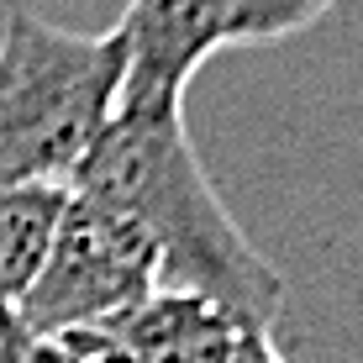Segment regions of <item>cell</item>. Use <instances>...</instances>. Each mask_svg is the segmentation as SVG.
I'll return each mask as SVG.
<instances>
[{"label":"cell","mask_w":363,"mask_h":363,"mask_svg":"<svg viewBox=\"0 0 363 363\" xmlns=\"http://www.w3.org/2000/svg\"><path fill=\"white\" fill-rule=\"evenodd\" d=\"M158 290V253L121 211L69 190L58 211L48 258L37 269L27 300H21V327L27 332H84L111 327L143 306Z\"/></svg>","instance_id":"3957f363"},{"label":"cell","mask_w":363,"mask_h":363,"mask_svg":"<svg viewBox=\"0 0 363 363\" xmlns=\"http://www.w3.org/2000/svg\"><path fill=\"white\" fill-rule=\"evenodd\" d=\"M64 200L69 190L53 184H0V327L21 316V300L48 258Z\"/></svg>","instance_id":"8992f818"},{"label":"cell","mask_w":363,"mask_h":363,"mask_svg":"<svg viewBox=\"0 0 363 363\" xmlns=\"http://www.w3.org/2000/svg\"><path fill=\"white\" fill-rule=\"evenodd\" d=\"M332 6H337V0H237V16H232L227 43H237V48L284 43V37L316 27Z\"/></svg>","instance_id":"52a82bcc"},{"label":"cell","mask_w":363,"mask_h":363,"mask_svg":"<svg viewBox=\"0 0 363 363\" xmlns=\"http://www.w3.org/2000/svg\"><path fill=\"white\" fill-rule=\"evenodd\" d=\"M84 363H132V358L121 353V342H116L111 332L90 327V342H84Z\"/></svg>","instance_id":"9c48e42d"},{"label":"cell","mask_w":363,"mask_h":363,"mask_svg":"<svg viewBox=\"0 0 363 363\" xmlns=\"http://www.w3.org/2000/svg\"><path fill=\"white\" fill-rule=\"evenodd\" d=\"M100 332L116 337L132 363H232L237 342L247 337L237 316L184 290H153Z\"/></svg>","instance_id":"5b68a950"},{"label":"cell","mask_w":363,"mask_h":363,"mask_svg":"<svg viewBox=\"0 0 363 363\" xmlns=\"http://www.w3.org/2000/svg\"><path fill=\"white\" fill-rule=\"evenodd\" d=\"M232 363H284V353L274 347V337H269V332H247L242 342H237Z\"/></svg>","instance_id":"ba28073f"},{"label":"cell","mask_w":363,"mask_h":363,"mask_svg":"<svg viewBox=\"0 0 363 363\" xmlns=\"http://www.w3.org/2000/svg\"><path fill=\"white\" fill-rule=\"evenodd\" d=\"M121 95V37L11 11L0 37V184L69 190Z\"/></svg>","instance_id":"7a4b0ae2"},{"label":"cell","mask_w":363,"mask_h":363,"mask_svg":"<svg viewBox=\"0 0 363 363\" xmlns=\"http://www.w3.org/2000/svg\"><path fill=\"white\" fill-rule=\"evenodd\" d=\"M237 0H127L116 106H184L195 69L227 48Z\"/></svg>","instance_id":"277c9868"},{"label":"cell","mask_w":363,"mask_h":363,"mask_svg":"<svg viewBox=\"0 0 363 363\" xmlns=\"http://www.w3.org/2000/svg\"><path fill=\"white\" fill-rule=\"evenodd\" d=\"M69 190L143 227L158 253V290L200 295L247 332L274 337L284 279L216 195L184 127V106H116Z\"/></svg>","instance_id":"6da1fadb"}]
</instances>
